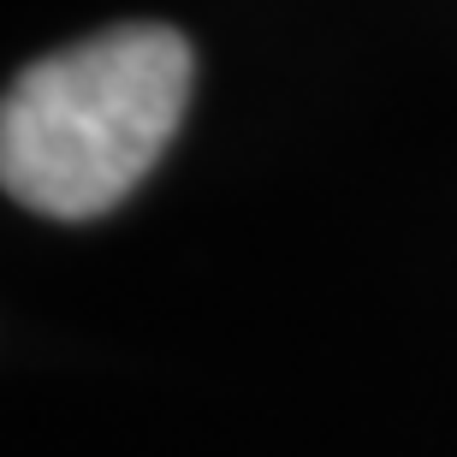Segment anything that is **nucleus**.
I'll return each mask as SVG.
<instances>
[{
	"instance_id": "obj_1",
	"label": "nucleus",
	"mask_w": 457,
	"mask_h": 457,
	"mask_svg": "<svg viewBox=\"0 0 457 457\" xmlns=\"http://www.w3.org/2000/svg\"><path fill=\"white\" fill-rule=\"evenodd\" d=\"M190 42L119 24L36 60L0 107V185L48 220H96L167 154L190 102Z\"/></svg>"
}]
</instances>
